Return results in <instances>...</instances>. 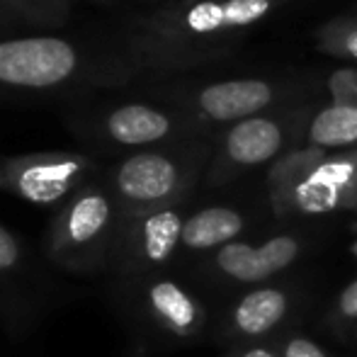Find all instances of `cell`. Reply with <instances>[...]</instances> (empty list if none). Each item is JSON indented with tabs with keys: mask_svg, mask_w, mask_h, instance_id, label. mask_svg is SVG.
Returning a JSON list of instances; mask_svg holds the SVG:
<instances>
[{
	"mask_svg": "<svg viewBox=\"0 0 357 357\" xmlns=\"http://www.w3.org/2000/svg\"><path fill=\"white\" fill-rule=\"evenodd\" d=\"M114 245V209L102 190H80L49 234V255L68 270H95Z\"/></svg>",
	"mask_w": 357,
	"mask_h": 357,
	"instance_id": "6da1fadb",
	"label": "cell"
},
{
	"mask_svg": "<svg viewBox=\"0 0 357 357\" xmlns=\"http://www.w3.org/2000/svg\"><path fill=\"white\" fill-rule=\"evenodd\" d=\"M78 68V52L56 37L0 42V83L13 88H54Z\"/></svg>",
	"mask_w": 357,
	"mask_h": 357,
	"instance_id": "7a4b0ae2",
	"label": "cell"
},
{
	"mask_svg": "<svg viewBox=\"0 0 357 357\" xmlns=\"http://www.w3.org/2000/svg\"><path fill=\"white\" fill-rule=\"evenodd\" d=\"M83 163L71 155H37L0 170V188L34 204H54L75 188Z\"/></svg>",
	"mask_w": 357,
	"mask_h": 357,
	"instance_id": "3957f363",
	"label": "cell"
},
{
	"mask_svg": "<svg viewBox=\"0 0 357 357\" xmlns=\"http://www.w3.org/2000/svg\"><path fill=\"white\" fill-rule=\"evenodd\" d=\"M185 221L175 209H155L132 226L127 238L119 241L112 253L129 270H146L165 265L183 243Z\"/></svg>",
	"mask_w": 357,
	"mask_h": 357,
	"instance_id": "277c9868",
	"label": "cell"
},
{
	"mask_svg": "<svg viewBox=\"0 0 357 357\" xmlns=\"http://www.w3.org/2000/svg\"><path fill=\"white\" fill-rule=\"evenodd\" d=\"M299 253L301 245L294 236H275L258 248L231 241L216 253L214 265L219 268V273L236 282H265L275 273L294 263Z\"/></svg>",
	"mask_w": 357,
	"mask_h": 357,
	"instance_id": "5b68a950",
	"label": "cell"
},
{
	"mask_svg": "<svg viewBox=\"0 0 357 357\" xmlns=\"http://www.w3.org/2000/svg\"><path fill=\"white\" fill-rule=\"evenodd\" d=\"M178 165L160 153L129 155L114 170V190L132 207L160 204L178 190Z\"/></svg>",
	"mask_w": 357,
	"mask_h": 357,
	"instance_id": "8992f818",
	"label": "cell"
},
{
	"mask_svg": "<svg viewBox=\"0 0 357 357\" xmlns=\"http://www.w3.org/2000/svg\"><path fill=\"white\" fill-rule=\"evenodd\" d=\"M146 306L149 314L175 335H192L204 321L202 306L195 301L190 291L173 280H155L146 289Z\"/></svg>",
	"mask_w": 357,
	"mask_h": 357,
	"instance_id": "52a82bcc",
	"label": "cell"
},
{
	"mask_svg": "<svg viewBox=\"0 0 357 357\" xmlns=\"http://www.w3.org/2000/svg\"><path fill=\"white\" fill-rule=\"evenodd\" d=\"M270 98L273 93L263 80H229L204 88L199 95V105L209 117L226 122L258 112L270 102Z\"/></svg>",
	"mask_w": 357,
	"mask_h": 357,
	"instance_id": "ba28073f",
	"label": "cell"
},
{
	"mask_svg": "<svg viewBox=\"0 0 357 357\" xmlns=\"http://www.w3.org/2000/svg\"><path fill=\"white\" fill-rule=\"evenodd\" d=\"M287 294L282 289H255L248 291L231 311V324L241 335L258 338L268 335L287 316Z\"/></svg>",
	"mask_w": 357,
	"mask_h": 357,
	"instance_id": "9c48e42d",
	"label": "cell"
},
{
	"mask_svg": "<svg viewBox=\"0 0 357 357\" xmlns=\"http://www.w3.org/2000/svg\"><path fill=\"white\" fill-rule=\"evenodd\" d=\"M243 231V216L229 207H209L185 219L183 245L190 250H209L236 238Z\"/></svg>",
	"mask_w": 357,
	"mask_h": 357,
	"instance_id": "30bf717a",
	"label": "cell"
},
{
	"mask_svg": "<svg viewBox=\"0 0 357 357\" xmlns=\"http://www.w3.org/2000/svg\"><path fill=\"white\" fill-rule=\"evenodd\" d=\"M282 144V132L278 124L268 119H243L231 129L226 139V151L231 160L241 165H258L270 160L280 151Z\"/></svg>",
	"mask_w": 357,
	"mask_h": 357,
	"instance_id": "8fae6325",
	"label": "cell"
},
{
	"mask_svg": "<svg viewBox=\"0 0 357 357\" xmlns=\"http://www.w3.org/2000/svg\"><path fill=\"white\" fill-rule=\"evenodd\" d=\"M170 132V122L163 112L146 105H127L107 117V134L122 146H144L160 142Z\"/></svg>",
	"mask_w": 357,
	"mask_h": 357,
	"instance_id": "7c38bea8",
	"label": "cell"
},
{
	"mask_svg": "<svg viewBox=\"0 0 357 357\" xmlns=\"http://www.w3.org/2000/svg\"><path fill=\"white\" fill-rule=\"evenodd\" d=\"M350 175H353V168L348 163L321 165L304 183H299L294 195L296 204L304 212H328V209L338 207L340 190L348 185Z\"/></svg>",
	"mask_w": 357,
	"mask_h": 357,
	"instance_id": "4fadbf2b",
	"label": "cell"
},
{
	"mask_svg": "<svg viewBox=\"0 0 357 357\" xmlns=\"http://www.w3.org/2000/svg\"><path fill=\"white\" fill-rule=\"evenodd\" d=\"M311 142L319 146H348L357 142V109L348 105L328 107L311 124Z\"/></svg>",
	"mask_w": 357,
	"mask_h": 357,
	"instance_id": "5bb4252c",
	"label": "cell"
},
{
	"mask_svg": "<svg viewBox=\"0 0 357 357\" xmlns=\"http://www.w3.org/2000/svg\"><path fill=\"white\" fill-rule=\"evenodd\" d=\"M221 8H224V27H236V24H248L263 17L270 10V3L268 0H229Z\"/></svg>",
	"mask_w": 357,
	"mask_h": 357,
	"instance_id": "9a60e30c",
	"label": "cell"
},
{
	"mask_svg": "<svg viewBox=\"0 0 357 357\" xmlns=\"http://www.w3.org/2000/svg\"><path fill=\"white\" fill-rule=\"evenodd\" d=\"M188 24L195 32H214V29L224 27V8L216 3L197 5V8L190 10Z\"/></svg>",
	"mask_w": 357,
	"mask_h": 357,
	"instance_id": "2e32d148",
	"label": "cell"
},
{
	"mask_svg": "<svg viewBox=\"0 0 357 357\" xmlns=\"http://www.w3.org/2000/svg\"><path fill=\"white\" fill-rule=\"evenodd\" d=\"M20 263V243L3 224H0V273L13 270Z\"/></svg>",
	"mask_w": 357,
	"mask_h": 357,
	"instance_id": "e0dca14e",
	"label": "cell"
},
{
	"mask_svg": "<svg viewBox=\"0 0 357 357\" xmlns=\"http://www.w3.org/2000/svg\"><path fill=\"white\" fill-rule=\"evenodd\" d=\"M282 357H328L324 353L321 345H316L314 340L309 338H289L284 343V350H282Z\"/></svg>",
	"mask_w": 357,
	"mask_h": 357,
	"instance_id": "ac0fdd59",
	"label": "cell"
},
{
	"mask_svg": "<svg viewBox=\"0 0 357 357\" xmlns=\"http://www.w3.org/2000/svg\"><path fill=\"white\" fill-rule=\"evenodd\" d=\"M338 316L345 321H357V280L343 289L338 299Z\"/></svg>",
	"mask_w": 357,
	"mask_h": 357,
	"instance_id": "d6986e66",
	"label": "cell"
},
{
	"mask_svg": "<svg viewBox=\"0 0 357 357\" xmlns=\"http://www.w3.org/2000/svg\"><path fill=\"white\" fill-rule=\"evenodd\" d=\"M236 357H278V355L268 348H250V350H243V353L236 355Z\"/></svg>",
	"mask_w": 357,
	"mask_h": 357,
	"instance_id": "ffe728a7",
	"label": "cell"
},
{
	"mask_svg": "<svg viewBox=\"0 0 357 357\" xmlns=\"http://www.w3.org/2000/svg\"><path fill=\"white\" fill-rule=\"evenodd\" d=\"M350 52H353L355 56H357V39H353V42H350Z\"/></svg>",
	"mask_w": 357,
	"mask_h": 357,
	"instance_id": "44dd1931",
	"label": "cell"
},
{
	"mask_svg": "<svg viewBox=\"0 0 357 357\" xmlns=\"http://www.w3.org/2000/svg\"><path fill=\"white\" fill-rule=\"evenodd\" d=\"M353 253H355V255H357V243H355V245H353Z\"/></svg>",
	"mask_w": 357,
	"mask_h": 357,
	"instance_id": "7402d4cb",
	"label": "cell"
}]
</instances>
